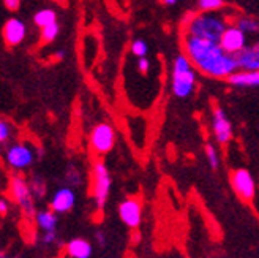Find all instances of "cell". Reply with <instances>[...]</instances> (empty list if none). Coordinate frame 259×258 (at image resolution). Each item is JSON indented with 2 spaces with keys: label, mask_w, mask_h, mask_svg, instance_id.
<instances>
[{
  "label": "cell",
  "mask_w": 259,
  "mask_h": 258,
  "mask_svg": "<svg viewBox=\"0 0 259 258\" xmlns=\"http://www.w3.org/2000/svg\"><path fill=\"white\" fill-rule=\"evenodd\" d=\"M185 54L194 63V68L210 78L228 80L232 73L239 70L236 56L226 53L218 42L207 38L187 35Z\"/></svg>",
  "instance_id": "1"
},
{
  "label": "cell",
  "mask_w": 259,
  "mask_h": 258,
  "mask_svg": "<svg viewBox=\"0 0 259 258\" xmlns=\"http://www.w3.org/2000/svg\"><path fill=\"white\" fill-rule=\"evenodd\" d=\"M196 86V73L193 70V62L187 54H179L172 62L171 90L177 98H188Z\"/></svg>",
  "instance_id": "2"
},
{
  "label": "cell",
  "mask_w": 259,
  "mask_h": 258,
  "mask_svg": "<svg viewBox=\"0 0 259 258\" xmlns=\"http://www.w3.org/2000/svg\"><path fill=\"white\" fill-rule=\"evenodd\" d=\"M226 29V22L222 16L213 15L210 11H202L201 15L194 16L188 24V35L207 38V40L218 42Z\"/></svg>",
  "instance_id": "3"
},
{
  "label": "cell",
  "mask_w": 259,
  "mask_h": 258,
  "mask_svg": "<svg viewBox=\"0 0 259 258\" xmlns=\"http://www.w3.org/2000/svg\"><path fill=\"white\" fill-rule=\"evenodd\" d=\"M111 184H112V180H111L108 166L101 160L95 162L92 166V195H94V200L98 209L105 208L109 192H111Z\"/></svg>",
  "instance_id": "4"
},
{
  "label": "cell",
  "mask_w": 259,
  "mask_h": 258,
  "mask_svg": "<svg viewBox=\"0 0 259 258\" xmlns=\"http://www.w3.org/2000/svg\"><path fill=\"white\" fill-rule=\"evenodd\" d=\"M10 192L13 200L21 208L22 214L27 218H33L36 215L35 211V197L30 190V184L22 176H15L10 180Z\"/></svg>",
  "instance_id": "5"
},
{
  "label": "cell",
  "mask_w": 259,
  "mask_h": 258,
  "mask_svg": "<svg viewBox=\"0 0 259 258\" xmlns=\"http://www.w3.org/2000/svg\"><path fill=\"white\" fill-rule=\"evenodd\" d=\"M89 143L92 151L97 156H106L108 152L112 151L115 144V132L114 127L109 122H100L97 124L89 136Z\"/></svg>",
  "instance_id": "6"
},
{
  "label": "cell",
  "mask_w": 259,
  "mask_h": 258,
  "mask_svg": "<svg viewBox=\"0 0 259 258\" xmlns=\"http://www.w3.org/2000/svg\"><path fill=\"white\" fill-rule=\"evenodd\" d=\"M5 160L10 168L13 170H25L35 162V152L33 149L25 143L11 144L5 152Z\"/></svg>",
  "instance_id": "7"
},
{
  "label": "cell",
  "mask_w": 259,
  "mask_h": 258,
  "mask_svg": "<svg viewBox=\"0 0 259 258\" xmlns=\"http://www.w3.org/2000/svg\"><path fill=\"white\" fill-rule=\"evenodd\" d=\"M231 186L234 192L243 200V201H253L256 193V184L251 173L245 168H239L231 173Z\"/></svg>",
  "instance_id": "8"
},
{
  "label": "cell",
  "mask_w": 259,
  "mask_h": 258,
  "mask_svg": "<svg viewBox=\"0 0 259 258\" xmlns=\"http://www.w3.org/2000/svg\"><path fill=\"white\" fill-rule=\"evenodd\" d=\"M220 46L229 54H237L247 48V33L239 29L237 25L226 27L222 38H220Z\"/></svg>",
  "instance_id": "9"
},
{
  "label": "cell",
  "mask_w": 259,
  "mask_h": 258,
  "mask_svg": "<svg viewBox=\"0 0 259 258\" xmlns=\"http://www.w3.org/2000/svg\"><path fill=\"white\" fill-rule=\"evenodd\" d=\"M142 206L138 198H125L119 204V217L128 228H138L141 224Z\"/></svg>",
  "instance_id": "10"
},
{
  "label": "cell",
  "mask_w": 259,
  "mask_h": 258,
  "mask_svg": "<svg viewBox=\"0 0 259 258\" xmlns=\"http://www.w3.org/2000/svg\"><path fill=\"white\" fill-rule=\"evenodd\" d=\"M2 35H4L5 45L10 46V48H15V46L21 45L25 40V35H27V27H25L24 21H21L18 18H10L4 24Z\"/></svg>",
  "instance_id": "11"
},
{
  "label": "cell",
  "mask_w": 259,
  "mask_h": 258,
  "mask_svg": "<svg viewBox=\"0 0 259 258\" xmlns=\"http://www.w3.org/2000/svg\"><path fill=\"white\" fill-rule=\"evenodd\" d=\"M212 132L220 144H228L232 138V125L223 108H215L212 116Z\"/></svg>",
  "instance_id": "12"
},
{
  "label": "cell",
  "mask_w": 259,
  "mask_h": 258,
  "mask_svg": "<svg viewBox=\"0 0 259 258\" xmlns=\"http://www.w3.org/2000/svg\"><path fill=\"white\" fill-rule=\"evenodd\" d=\"M76 204V195L71 187H62L59 189L54 197L51 198V209L57 214H65L74 208Z\"/></svg>",
  "instance_id": "13"
},
{
  "label": "cell",
  "mask_w": 259,
  "mask_h": 258,
  "mask_svg": "<svg viewBox=\"0 0 259 258\" xmlns=\"http://www.w3.org/2000/svg\"><path fill=\"white\" fill-rule=\"evenodd\" d=\"M234 56L239 70H259V48L256 45L247 46Z\"/></svg>",
  "instance_id": "14"
},
{
  "label": "cell",
  "mask_w": 259,
  "mask_h": 258,
  "mask_svg": "<svg viewBox=\"0 0 259 258\" xmlns=\"http://www.w3.org/2000/svg\"><path fill=\"white\" fill-rule=\"evenodd\" d=\"M228 83L232 87H257L259 70H237L229 76Z\"/></svg>",
  "instance_id": "15"
},
{
  "label": "cell",
  "mask_w": 259,
  "mask_h": 258,
  "mask_svg": "<svg viewBox=\"0 0 259 258\" xmlns=\"http://www.w3.org/2000/svg\"><path fill=\"white\" fill-rule=\"evenodd\" d=\"M92 252V244L82 238H74L67 244V253L71 258H90Z\"/></svg>",
  "instance_id": "16"
},
{
  "label": "cell",
  "mask_w": 259,
  "mask_h": 258,
  "mask_svg": "<svg viewBox=\"0 0 259 258\" xmlns=\"http://www.w3.org/2000/svg\"><path fill=\"white\" fill-rule=\"evenodd\" d=\"M57 212H54L53 209L49 211H38L35 215V222L38 225V228H41L45 233L48 231H56L57 228Z\"/></svg>",
  "instance_id": "17"
},
{
  "label": "cell",
  "mask_w": 259,
  "mask_h": 258,
  "mask_svg": "<svg viewBox=\"0 0 259 258\" xmlns=\"http://www.w3.org/2000/svg\"><path fill=\"white\" fill-rule=\"evenodd\" d=\"M53 22H57V11L53 8H41L33 15V24L40 29Z\"/></svg>",
  "instance_id": "18"
},
{
  "label": "cell",
  "mask_w": 259,
  "mask_h": 258,
  "mask_svg": "<svg viewBox=\"0 0 259 258\" xmlns=\"http://www.w3.org/2000/svg\"><path fill=\"white\" fill-rule=\"evenodd\" d=\"M237 27L242 29L245 33H259V21L254 19V18H248V16H243L237 21Z\"/></svg>",
  "instance_id": "19"
},
{
  "label": "cell",
  "mask_w": 259,
  "mask_h": 258,
  "mask_svg": "<svg viewBox=\"0 0 259 258\" xmlns=\"http://www.w3.org/2000/svg\"><path fill=\"white\" fill-rule=\"evenodd\" d=\"M29 184H30V190L33 193V197L38 200V198H43L46 195V182H45V179L40 177V176H33L30 177L29 180Z\"/></svg>",
  "instance_id": "20"
},
{
  "label": "cell",
  "mask_w": 259,
  "mask_h": 258,
  "mask_svg": "<svg viewBox=\"0 0 259 258\" xmlns=\"http://www.w3.org/2000/svg\"><path fill=\"white\" fill-rule=\"evenodd\" d=\"M59 32H60V25H59V22H53V24L46 25V27L41 29V33H40L41 42H43V43H51V42H54L56 38H57V35H59Z\"/></svg>",
  "instance_id": "21"
},
{
  "label": "cell",
  "mask_w": 259,
  "mask_h": 258,
  "mask_svg": "<svg viewBox=\"0 0 259 258\" xmlns=\"http://www.w3.org/2000/svg\"><path fill=\"white\" fill-rule=\"evenodd\" d=\"M147 53H149V46H147V43L144 40H139V38H138V40H135L132 43V54L136 56L138 59L147 57Z\"/></svg>",
  "instance_id": "22"
},
{
  "label": "cell",
  "mask_w": 259,
  "mask_h": 258,
  "mask_svg": "<svg viewBox=\"0 0 259 258\" xmlns=\"http://www.w3.org/2000/svg\"><path fill=\"white\" fill-rule=\"evenodd\" d=\"M225 5V0H198L201 11H217Z\"/></svg>",
  "instance_id": "23"
},
{
  "label": "cell",
  "mask_w": 259,
  "mask_h": 258,
  "mask_svg": "<svg viewBox=\"0 0 259 258\" xmlns=\"http://www.w3.org/2000/svg\"><path fill=\"white\" fill-rule=\"evenodd\" d=\"M205 157H207V162H209V165H210V168L217 170L218 165H220V157H218L217 149L212 144H205Z\"/></svg>",
  "instance_id": "24"
},
{
  "label": "cell",
  "mask_w": 259,
  "mask_h": 258,
  "mask_svg": "<svg viewBox=\"0 0 259 258\" xmlns=\"http://www.w3.org/2000/svg\"><path fill=\"white\" fill-rule=\"evenodd\" d=\"M10 138H11V125L8 121L2 119L0 121V143L2 144L8 143Z\"/></svg>",
  "instance_id": "25"
},
{
  "label": "cell",
  "mask_w": 259,
  "mask_h": 258,
  "mask_svg": "<svg viewBox=\"0 0 259 258\" xmlns=\"http://www.w3.org/2000/svg\"><path fill=\"white\" fill-rule=\"evenodd\" d=\"M67 180L71 186H79L81 184V173L77 171L74 166H70L67 170Z\"/></svg>",
  "instance_id": "26"
},
{
  "label": "cell",
  "mask_w": 259,
  "mask_h": 258,
  "mask_svg": "<svg viewBox=\"0 0 259 258\" xmlns=\"http://www.w3.org/2000/svg\"><path fill=\"white\" fill-rule=\"evenodd\" d=\"M138 70L141 75H147L150 71V62L147 57H141L138 59Z\"/></svg>",
  "instance_id": "27"
},
{
  "label": "cell",
  "mask_w": 259,
  "mask_h": 258,
  "mask_svg": "<svg viewBox=\"0 0 259 258\" xmlns=\"http://www.w3.org/2000/svg\"><path fill=\"white\" fill-rule=\"evenodd\" d=\"M2 2L8 11H18L21 7V0H2Z\"/></svg>",
  "instance_id": "28"
},
{
  "label": "cell",
  "mask_w": 259,
  "mask_h": 258,
  "mask_svg": "<svg viewBox=\"0 0 259 258\" xmlns=\"http://www.w3.org/2000/svg\"><path fill=\"white\" fill-rule=\"evenodd\" d=\"M43 242L45 244H53V242H56V231H48L46 235H43Z\"/></svg>",
  "instance_id": "29"
},
{
  "label": "cell",
  "mask_w": 259,
  "mask_h": 258,
  "mask_svg": "<svg viewBox=\"0 0 259 258\" xmlns=\"http://www.w3.org/2000/svg\"><path fill=\"white\" fill-rule=\"evenodd\" d=\"M8 211H10V206H8V201L5 200V198H2L0 200V214H2L4 217L8 214Z\"/></svg>",
  "instance_id": "30"
},
{
  "label": "cell",
  "mask_w": 259,
  "mask_h": 258,
  "mask_svg": "<svg viewBox=\"0 0 259 258\" xmlns=\"http://www.w3.org/2000/svg\"><path fill=\"white\" fill-rule=\"evenodd\" d=\"M95 238H97V242H98V246H100V247H105V246H106V236L103 235L101 231H97Z\"/></svg>",
  "instance_id": "31"
},
{
  "label": "cell",
  "mask_w": 259,
  "mask_h": 258,
  "mask_svg": "<svg viewBox=\"0 0 259 258\" xmlns=\"http://www.w3.org/2000/svg\"><path fill=\"white\" fill-rule=\"evenodd\" d=\"M65 57H67V53H65L63 49L56 51V54H54V59H56V60H63Z\"/></svg>",
  "instance_id": "32"
},
{
  "label": "cell",
  "mask_w": 259,
  "mask_h": 258,
  "mask_svg": "<svg viewBox=\"0 0 259 258\" xmlns=\"http://www.w3.org/2000/svg\"><path fill=\"white\" fill-rule=\"evenodd\" d=\"M161 4H164V5H176L179 0H160Z\"/></svg>",
  "instance_id": "33"
},
{
  "label": "cell",
  "mask_w": 259,
  "mask_h": 258,
  "mask_svg": "<svg viewBox=\"0 0 259 258\" xmlns=\"http://www.w3.org/2000/svg\"><path fill=\"white\" fill-rule=\"evenodd\" d=\"M256 46H257V48H259V42H257V43H256Z\"/></svg>",
  "instance_id": "34"
}]
</instances>
